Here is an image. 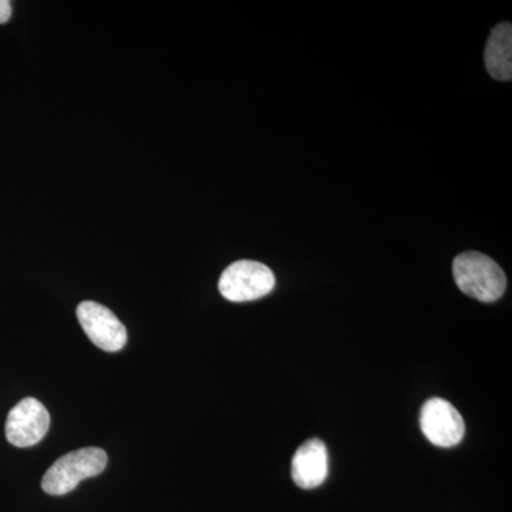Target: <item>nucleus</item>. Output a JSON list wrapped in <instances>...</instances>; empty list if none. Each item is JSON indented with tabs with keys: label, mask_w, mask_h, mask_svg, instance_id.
<instances>
[{
	"label": "nucleus",
	"mask_w": 512,
	"mask_h": 512,
	"mask_svg": "<svg viewBox=\"0 0 512 512\" xmlns=\"http://www.w3.org/2000/svg\"><path fill=\"white\" fill-rule=\"evenodd\" d=\"M107 454L101 448L87 447L60 457L42 480V488L49 495H64L76 490L86 478L97 477L107 467Z\"/></svg>",
	"instance_id": "2"
},
{
	"label": "nucleus",
	"mask_w": 512,
	"mask_h": 512,
	"mask_svg": "<svg viewBox=\"0 0 512 512\" xmlns=\"http://www.w3.org/2000/svg\"><path fill=\"white\" fill-rule=\"evenodd\" d=\"M80 325L94 345L106 352H119L127 343L126 326L106 306L86 301L77 308Z\"/></svg>",
	"instance_id": "5"
},
{
	"label": "nucleus",
	"mask_w": 512,
	"mask_h": 512,
	"mask_svg": "<svg viewBox=\"0 0 512 512\" xmlns=\"http://www.w3.org/2000/svg\"><path fill=\"white\" fill-rule=\"evenodd\" d=\"M485 66L495 80L512 79V26L505 22L495 26L485 46Z\"/></svg>",
	"instance_id": "8"
},
{
	"label": "nucleus",
	"mask_w": 512,
	"mask_h": 512,
	"mask_svg": "<svg viewBox=\"0 0 512 512\" xmlns=\"http://www.w3.org/2000/svg\"><path fill=\"white\" fill-rule=\"evenodd\" d=\"M453 275L460 291L480 302L498 301L507 288L503 269L480 252L458 255L454 259Z\"/></svg>",
	"instance_id": "1"
},
{
	"label": "nucleus",
	"mask_w": 512,
	"mask_h": 512,
	"mask_svg": "<svg viewBox=\"0 0 512 512\" xmlns=\"http://www.w3.org/2000/svg\"><path fill=\"white\" fill-rule=\"evenodd\" d=\"M420 426L430 443L443 448L457 446L466 433V424L456 407L439 397L424 404Z\"/></svg>",
	"instance_id": "4"
},
{
	"label": "nucleus",
	"mask_w": 512,
	"mask_h": 512,
	"mask_svg": "<svg viewBox=\"0 0 512 512\" xmlns=\"http://www.w3.org/2000/svg\"><path fill=\"white\" fill-rule=\"evenodd\" d=\"M50 427V414L39 400L28 397L10 410L6 420V439L15 447L35 446Z\"/></svg>",
	"instance_id": "6"
},
{
	"label": "nucleus",
	"mask_w": 512,
	"mask_h": 512,
	"mask_svg": "<svg viewBox=\"0 0 512 512\" xmlns=\"http://www.w3.org/2000/svg\"><path fill=\"white\" fill-rule=\"evenodd\" d=\"M12 16V3L9 0H0V25L9 22Z\"/></svg>",
	"instance_id": "9"
},
{
	"label": "nucleus",
	"mask_w": 512,
	"mask_h": 512,
	"mask_svg": "<svg viewBox=\"0 0 512 512\" xmlns=\"http://www.w3.org/2000/svg\"><path fill=\"white\" fill-rule=\"evenodd\" d=\"M328 448L319 439L303 443L292 460V478L305 490L319 487L328 477Z\"/></svg>",
	"instance_id": "7"
},
{
	"label": "nucleus",
	"mask_w": 512,
	"mask_h": 512,
	"mask_svg": "<svg viewBox=\"0 0 512 512\" xmlns=\"http://www.w3.org/2000/svg\"><path fill=\"white\" fill-rule=\"evenodd\" d=\"M275 284L274 272L268 266L245 259L222 272L218 289L227 301L241 303L264 298Z\"/></svg>",
	"instance_id": "3"
}]
</instances>
